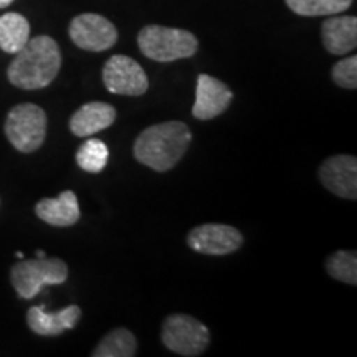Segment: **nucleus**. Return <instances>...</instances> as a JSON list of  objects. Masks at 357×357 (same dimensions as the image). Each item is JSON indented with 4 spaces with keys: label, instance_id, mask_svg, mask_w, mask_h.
Segmentation results:
<instances>
[{
    "label": "nucleus",
    "instance_id": "nucleus-24",
    "mask_svg": "<svg viewBox=\"0 0 357 357\" xmlns=\"http://www.w3.org/2000/svg\"><path fill=\"white\" fill-rule=\"evenodd\" d=\"M17 258H24V253H22V252H17Z\"/></svg>",
    "mask_w": 357,
    "mask_h": 357
},
{
    "label": "nucleus",
    "instance_id": "nucleus-21",
    "mask_svg": "<svg viewBox=\"0 0 357 357\" xmlns=\"http://www.w3.org/2000/svg\"><path fill=\"white\" fill-rule=\"evenodd\" d=\"M333 82L339 88L356 89L357 88V56L352 55L344 60L337 61L331 70Z\"/></svg>",
    "mask_w": 357,
    "mask_h": 357
},
{
    "label": "nucleus",
    "instance_id": "nucleus-13",
    "mask_svg": "<svg viewBox=\"0 0 357 357\" xmlns=\"http://www.w3.org/2000/svg\"><path fill=\"white\" fill-rule=\"evenodd\" d=\"M116 109L108 102L91 101L83 105L70 118V131L78 137H89L113 126Z\"/></svg>",
    "mask_w": 357,
    "mask_h": 357
},
{
    "label": "nucleus",
    "instance_id": "nucleus-6",
    "mask_svg": "<svg viewBox=\"0 0 357 357\" xmlns=\"http://www.w3.org/2000/svg\"><path fill=\"white\" fill-rule=\"evenodd\" d=\"M160 339H162V344L174 354L195 357L207 351L208 342H211V331L194 316L176 312V314L167 316L164 321Z\"/></svg>",
    "mask_w": 357,
    "mask_h": 357
},
{
    "label": "nucleus",
    "instance_id": "nucleus-1",
    "mask_svg": "<svg viewBox=\"0 0 357 357\" xmlns=\"http://www.w3.org/2000/svg\"><path fill=\"white\" fill-rule=\"evenodd\" d=\"M192 142L190 128L181 121H166L146 128L134 142V158L153 171L176 167Z\"/></svg>",
    "mask_w": 357,
    "mask_h": 357
},
{
    "label": "nucleus",
    "instance_id": "nucleus-17",
    "mask_svg": "<svg viewBox=\"0 0 357 357\" xmlns=\"http://www.w3.org/2000/svg\"><path fill=\"white\" fill-rule=\"evenodd\" d=\"M137 354L136 336L126 328L113 329L91 352L93 357H132Z\"/></svg>",
    "mask_w": 357,
    "mask_h": 357
},
{
    "label": "nucleus",
    "instance_id": "nucleus-20",
    "mask_svg": "<svg viewBox=\"0 0 357 357\" xmlns=\"http://www.w3.org/2000/svg\"><path fill=\"white\" fill-rule=\"evenodd\" d=\"M109 160V149L100 139H86L77 151V164L79 169L89 174L105 171Z\"/></svg>",
    "mask_w": 357,
    "mask_h": 357
},
{
    "label": "nucleus",
    "instance_id": "nucleus-22",
    "mask_svg": "<svg viewBox=\"0 0 357 357\" xmlns=\"http://www.w3.org/2000/svg\"><path fill=\"white\" fill-rule=\"evenodd\" d=\"M13 3V0H0V8H6Z\"/></svg>",
    "mask_w": 357,
    "mask_h": 357
},
{
    "label": "nucleus",
    "instance_id": "nucleus-14",
    "mask_svg": "<svg viewBox=\"0 0 357 357\" xmlns=\"http://www.w3.org/2000/svg\"><path fill=\"white\" fill-rule=\"evenodd\" d=\"M321 40L333 55H347L357 47V19L339 13L329 17L321 25Z\"/></svg>",
    "mask_w": 357,
    "mask_h": 357
},
{
    "label": "nucleus",
    "instance_id": "nucleus-15",
    "mask_svg": "<svg viewBox=\"0 0 357 357\" xmlns=\"http://www.w3.org/2000/svg\"><path fill=\"white\" fill-rule=\"evenodd\" d=\"M40 220L53 227H71L82 217L78 197L73 190H63L55 199H42L35 205Z\"/></svg>",
    "mask_w": 357,
    "mask_h": 357
},
{
    "label": "nucleus",
    "instance_id": "nucleus-18",
    "mask_svg": "<svg viewBox=\"0 0 357 357\" xmlns=\"http://www.w3.org/2000/svg\"><path fill=\"white\" fill-rule=\"evenodd\" d=\"M289 10L301 17H329L346 12L354 0H284Z\"/></svg>",
    "mask_w": 357,
    "mask_h": 357
},
{
    "label": "nucleus",
    "instance_id": "nucleus-4",
    "mask_svg": "<svg viewBox=\"0 0 357 357\" xmlns=\"http://www.w3.org/2000/svg\"><path fill=\"white\" fill-rule=\"evenodd\" d=\"M68 280V265L61 258L20 260L12 266L10 281L22 300H32L45 287H56Z\"/></svg>",
    "mask_w": 357,
    "mask_h": 357
},
{
    "label": "nucleus",
    "instance_id": "nucleus-2",
    "mask_svg": "<svg viewBox=\"0 0 357 357\" xmlns=\"http://www.w3.org/2000/svg\"><path fill=\"white\" fill-rule=\"evenodd\" d=\"M61 68V52L58 43L48 35L30 38L7 68V77L20 89L47 88Z\"/></svg>",
    "mask_w": 357,
    "mask_h": 357
},
{
    "label": "nucleus",
    "instance_id": "nucleus-19",
    "mask_svg": "<svg viewBox=\"0 0 357 357\" xmlns=\"http://www.w3.org/2000/svg\"><path fill=\"white\" fill-rule=\"evenodd\" d=\"M331 278L356 287L357 284V253L354 250H337L324 263Z\"/></svg>",
    "mask_w": 357,
    "mask_h": 357
},
{
    "label": "nucleus",
    "instance_id": "nucleus-8",
    "mask_svg": "<svg viewBox=\"0 0 357 357\" xmlns=\"http://www.w3.org/2000/svg\"><path fill=\"white\" fill-rule=\"evenodd\" d=\"M71 42L86 52H106L118 42V30L106 17L98 13H82L70 22Z\"/></svg>",
    "mask_w": 357,
    "mask_h": 357
},
{
    "label": "nucleus",
    "instance_id": "nucleus-10",
    "mask_svg": "<svg viewBox=\"0 0 357 357\" xmlns=\"http://www.w3.org/2000/svg\"><path fill=\"white\" fill-rule=\"evenodd\" d=\"M319 181L341 199H357V159L349 154L331 155L321 164Z\"/></svg>",
    "mask_w": 357,
    "mask_h": 357
},
{
    "label": "nucleus",
    "instance_id": "nucleus-5",
    "mask_svg": "<svg viewBox=\"0 0 357 357\" xmlns=\"http://www.w3.org/2000/svg\"><path fill=\"white\" fill-rule=\"evenodd\" d=\"M3 131L19 153H35L47 137V113L33 102L17 105L7 114Z\"/></svg>",
    "mask_w": 357,
    "mask_h": 357
},
{
    "label": "nucleus",
    "instance_id": "nucleus-9",
    "mask_svg": "<svg viewBox=\"0 0 357 357\" xmlns=\"http://www.w3.org/2000/svg\"><path fill=\"white\" fill-rule=\"evenodd\" d=\"M187 245L202 255L223 257L242 247L243 235L235 227L223 223H204L189 231Z\"/></svg>",
    "mask_w": 357,
    "mask_h": 357
},
{
    "label": "nucleus",
    "instance_id": "nucleus-12",
    "mask_svg": "<svg viewBox=\"0 0 357 357\" xmlns=\"http://www.w3.org/2000/svg\"><path fill=\"white\" fill-rule=\"evenodd\" d=\"M82 319V307L70 305L63 310L48 312L45 306H32L26 312V324L38 336H60L68 329L77 328Z\"/></svg>",
    "mask_w": 357,
    "mask_h": 357
},
{
    "label": "nucleus",
    "instance_id": "nucleus-3",
    "mask_svg": "<svg viewBox=\"0 0 357 357\" xmlns=\"http://www.w3.org/2000/svg\"><path fill=\"white\" fill-rule=\"evenodd\" d=\"M137 45L142 55L159 63L184 60L194 56L199 50V40L189 30L162 25H146L141 29Z\"/></svg>",
    "mask_w": 357,
    "mask_h": 357
},
{
    "label": "nucleus",
    "instance_id": "nucleus-16",
    "mask_svg": "<svg viewBox=\"0 0 357 357\" xmlns=\"http://www.w3.org/2000/svg\"><path fill=\"white\" fill-rule=\"evenodd\" d=\"M30 40V24L24 15L17 12L3 13L0 17V48L15 55Z\"/></svg>",
    "mask_w": 357,
    "mask_h": 357
},
{
    "label": "nucleus",
    "instance_id": "nucleus-11",
    "mask_svg": "<svg viewBox=\"0 0 357 357\" xmlns=\"http://www.w3.org/2000/svg\"><path fill=\"white\" fill-rule=\"evenodd\" d=\"M234 100V93L220 79L211 75L200 73L197 77V88H195V102L192 106V114L200 121L217 118L229 109Z\"/></svg>",
    "mask_w": 357,
    "mask_h": 357
},
{
    "label": "nucleus",
    "instance_id": "nucleus-7",
    "mask_svg": "<svg viewBox=\"0 0 357 357\" xmlns=\"http://www.w3.org/2000/svg\"><path fill=\"white\" fill-rule=\"evenodd\" d=\"M102 83L113 95L142 96L149 88L146 71L126 55H113L102 66Z\"/></svg>",
    "mask_w": 357,
    "mask_h": 357
},
{
    "label": "nucleus",
    "instance_id": "nucleus-23",
    "mask_svg": "<svg viewBox=\"0 0 357 357\" xmlns=\"http://www.w3.org/2000/svg\"><path fill=\"white\" fill-rule=\"evenodd\" d=\"M43 257H47V253H45L43 250H37V258H43Z\"/></svg>",
    "mask_w": 357,
    "mask_h": 357
}]
</instances>
